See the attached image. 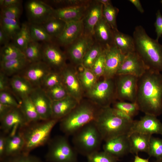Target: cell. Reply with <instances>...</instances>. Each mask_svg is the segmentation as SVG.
Here are the masks:
<instances>
[{"label": "cell", "instance_id": "6da1fadb", "mask_svg": "<svg viewBox=\"0 0 162 162\" xmlns=\"http://www.w3.org/2000/svg\"><path fill=\"white\" fill-rule=\"evenodd\" d=\"M135 102L139 110L157 116L162 113V75L148 69L138 78Z\"/></svg>", "mask_w": 162, "mask_h": 162}, {"label": "cell", "instance_id": "7a4b0ae2", "mask_svg": "<svg viewBox=\"0 0 162 162\" xmlns=\"http://www.w3.org/2000/svg\"><path fill=\"white\" fill-rule=\"evenodd\" d=\"M133 37L135 51L148 69L162 72V45L150 37L141 26L135 27Z\"/></svg>", "mask_w": 162, "mask_h": 162}, {"label": "cell", "instance_id": "3957f363", "mask_svg": "<svg viewBox=\"0 0 162 162\" xmlns=\"http://www.w3.org/2000/svg\"><path fill=\"white\" fill-rule=\"evenodd\" d=\"M134 121L118 117L110 106L100 108L94 122L103 140L105 142L119 135H128Z\"/></svg>", "mask_w": 162, "mask_h": 162}, {"label": "cell", "instance_id": "277c9868", "mask_svg": "<svg viewBox=\"0 0 162 162\" xmlns=\"http://www.w3.org/2000/svg\"><path fill=\"white\" fill-rule=\"evenodd\" d=\"M100 108L91 101H81L60 120L61 130L66 136L73 135L86 124L94 121Z\"/></svg>", "mask_w": 162, "mask_h": 162}, {"label": "cell", "instance_id": "5b68a950", "mask_svg": "<svg viewBox=\"0 0 162 162\" xmlns=\"http://www.w3.org/2000/svg\"><path fill=\"white\" fill-rule=\"evenodd\" d=\"M59 121L53 118L41 120L20 128L19 130L25 143L22 153L29 154L32 150L48 142L52 129Z\"/></svg>", "mask_w": 162, "mask_h": 162}, {"label": "cell", "instance_id": "8992f818", "mask_svg": "<svg viewBox=\"0 0 162 162\" xmlns=\"http://www.w3.org/2000/svg\"><path fill=\"white\" fill-rule=\"evenodd\" d=\"M73 135L74 148L77 152L86 157L98 151L103 141L94 121L86 124Z\"/></svg>", "mask_w": 162, "mask_h": 162}, {"label": "cell", "instance_id": "52a82bcc", "mask_svg": "<svg viewBox=\"0 0 162 162\" xmlns=\"http://www.w3.org/2000/svg\"><path fill=\"white\" fill-rule=\"evenodd\" d=\"M45 156L48 162H77V152L66 136H59L50 139Z\"/></svg>", "mask_w": 162, "mask_h": 162}, {"label": "cell", "instance_id": "ba28073f", "mask_svg": "<svg viewBox=\"0 0 162 162\" xmlns=\"http://www.w3.org/2000/svg\"><path fill=\"white\" fill-rule=\"evenodd\" d=\"M87 95L90 101L100 108L110 106L116 99L115 77L104 78L97 82L90 90Z\"/></svg>", "mask_w": 162, "mask_h": 162}, {"label": "cell", "instance_id": "9c48e42d", "mask_svg": "<svg viewBox=\"0 0 162 162\" xmlns=\"http://www.w3.org/2000/svg\"><path fill=\"white\" fill-rule=\"evenodd\" d=\"M25 9L30 23L43 25L54 18V8L45 1H28Z\"/></svg>", "mask_w": 162, "mask_h": 162}, {"label": "cell", "instance_id": "30bf717a", "mask_svg": "<svg viewBox=\"0 0 162 162\" xmlns=\"http://www.w3.org/2000/svg\"><path fill=\"white\" fill-rule=\"evenodd\" d=\"M116 99L119 101L135 102L138 78L130 75L115 77Z\"/></svg>", "mask_w": 162, "mask_h": 162}, {"label": "cell", "instance_id": "8fae6325", "mask_svg": "<svg viewBox=\"0 0 162 162\" xmlns=\"http://www.w3.org/2000/svg\"><path fill=\"white\" fill-rule=\"evenodd\" d=\"M67 55L53 42L42 43V61L54 70L60 71L67 65Z\"/></svg>", "mask_w": 162, "mask_h": 162}, {"label": "cell", "instance_id": "7c38bea8", "mask_svg": "<svg viewBox=\"0 0 162 162\" xmlns=\"http://www.w3.org/2000/svg\"><path fill=\"white\" fill-rule=\"evenodd\" d=\"M95 41L94 36L83 33L71 44L67 46V56L75 64L81 65L86 53Z\"/></svg>", "mask_w": 162, "mask_h": 162}, {"label": "cell", "instance_id": "4fadbf2b", "mask_svg": "<svg viewBox=\"0 0 162 162\" xmlns=\"http://www.w3.org/2000/svg\"><path fill=\"white\" fill-rule=\"evenodd\" d=\"M52 70L42 61L30 63L19 74L34 88L41 87L47 75Z\"/></svg>", "mask_w": 162, "mask_h": 162}, {"label": "cell", "instance_id": "5bb4252c", "mask_svg": "<svg viewBox=\"0 0 162 162\" xmlns=\"http://www.w3.org/2000/svg\"><path fill=\"white\" fill-rule=\"evenodd\" d=\"M105 58L104 78H114L116 76L125 55L114 44L103 48Z\"/></svg>", "mask_w": 162, "mask_h": 162}, {"label": "cell", "instance_id": "9a60e30c", "mask_svg": "<svg viewBox=\"0 0 162 162\" xmlns=\"http://www.w3.org/2000/svg\"><path fill=\"white\" fill-rule=\"evenodd\" d=\"M60 72L62 83L68 94L80 102L83 88L76 71L71 66L67 65Z\"/></svg>", "mask_w": 162, "mask_h": 162}, {"label": "cell", "instance_id": "2e32d148", "mask_svg": "<svg viewBox=\"0 0 162 162\" xmlns=\"http://www.w3.org/2000/svg\"><path fill=\"white\" fill-rule=\"evenodd\" d=\"M138 132L152 136L153 134L162 135V123L154 116L145 114L138 120H134L128 135Z\"/></svg>", "mask_w": 162, "mask_h": 162}, {"label": "cell", "instance_id": "e0dca14e", "mask_svg": "<svg viewBox=\"0 0 162 162\" xmlns=\"http://www.w3.org/2000/svg\"><path fill=\"white\" fill-rule=\"evenodd\" d=\"M148 69L135 52L125 55L116 75H132L139 78Z\"/></svg>", "mask_w": 162, "mask_h": 162}, {"label": "cell", "instance_id": "ac0fdd59", "mask_svg": "<svg viewBox=\"0 0 162 162\" xmlns=\"http://www.w3.org/2000/svg\"><path fill=\"white\" fill-rule=\"evenodd\" d=\"M29 97L41 120L52 118V101L41 87L34 88Z\"/></svg>", "mask_w": 162, "mask_h": 162}, {"label": "cell", "instance_id": "d6986e66", "mask_svg": "<svg viewBox=\"0 0 162 162\" xmlns=\"http://www.w3.org/2000/svg\"><path fill=\"white\" fill-rule=\"evenodd\" d=\"M103 7L98 0L90 1L82 19L83 33L93 36L94 28L103 16Z\"/></svg>", "mask_w": 162, "mask_h": 162}, {"label": "cell", "instance_id": "ffe728a7", "mask_svg": "<svg viewBox=\"0 0 162 162\" xmlns=\"http://www.w3.org/2000/svg\"><path fill=\"white\" fill-rule=\"evenodd\" d=\"M0 121V129L7 135L16 132L28 124L20 107L14 108Z\"/></svg>", "mask_w": 162, "mask_h": 162}, {"label": "cell", "instance_id": "44dd1931", "mask_svg": "<svg viewBox=\"0 0 162 162\" xmlns=\"http://www.w3.org/2000/svg\"><path fill=\"white\" fill-rule=\"evenodd\" d=\"M103 151L118 158L130 153V145L127 134L114 137L105 142Z\"/></svg>", "mask_w": 162, "mask_h": 162}, {"label": "cell", "instance_id": "7402d4cb", "mask_svg": "<svg viewBox=\"0 0 162 162\" xmlns=\"http://www.w3.org/2000/svg\"><path fill=\"white\" fill-rule=\"evenodd\" d=\"M83 32L82 19L77 21L66 22L62 32L56 40L59 45L67 47L74 41Z\"/></svg>", "mask_w": 162, "mask_h": 162}, {"label": "cell", "instance_id": "603a6c76", "mask_svg": "<svg viewBox=\"0 0 162 162\" xmlns=\"http://www.w3.org/2000/svg\"><path fill=\"white\" fill-rule=\"evenodd\" d=\"M93 36L95 41L103 48L114 44L113 31L103 16L94 28Z\"/></svg>", "mask_w": 162, "mask_h": 162}, {"label": "cell", "instance_id": "cb8c5ba5", "mask_svg": "<svg viewBox=\"0 0 162 162\" xmlns=\"http://www.w3.org/2000/svg\"><path fill=\"white\" fill-rule=\"evenodd\" d=\"M80 103L69 95L61 100L52 101V118L60 121L69 114Z\"/></svg>", "mask_w": 162, "mask_h": 162}, {"label": "cell", "instance_id": "d4e9b609", "mask_svg": "<svg viewBox=\"0 0 162 162\" xmlns=\"http://www.w3.org/2000/svg\"><path fill=\"white\" fill-rule=\"evenodd\" d=\"M88 3L81 6L54 8L53 17L66 22L80 21L84 16Z\"/></svg>", "mask_w": 162, "mask_h": 162}, {"label": "cell", "instance_id": "484cf974", "mask_svg": "<svg viewBox=\"0 0 162 162\" xmlns=\"http://www.w3.org/2000/svg\"><path fill=\"white\" fill-rule=\"evenodd\" d=\"M10 82L12 91L20 104L21 100L29 96L34 88L29 82L19 74L10 77Z\"/></svg>", "mask_w": 162, "mask_h": 162}, {"label": "cell", "instance_id": "4316f807", "mask_svg": "<svg viewBox=\"0 0 162 162\" xmlns=\"http://www.w3.org/2000/svg\"><path fill=\"white\" fill-rule=\"evenodd\" d=\"M130 145V153L138 154L140 152L148 154L150 140L152 136L138 132L128 135Z\"/></svg>", "mask_w": 162, "mask_h": 162}, {"label": "cell", "instance_id": "83f0119b", "mask_svg": "<svg viewBox=\"0 0 162 162\" xmlns=\"http://www.w3.org/2000/svg\"><path fill=\"white\" fill-rule=\"evenodd\" d=\"M24 144L23 137L19 130L15 133L8 135L4 158L22 153Z\"/></svg>", "mask_w": 162, "mask_h": 162}, {"label": "cell", "instance_id": "f1b7e54d", "mask_svg": "<svg viewBox=\"0 0 162 162\" xmlns=\"http://www.w3.org/2000/svg\"><path fill=\"white\" fill-rule=\"evenodd\" d=\"M29 63L25 57L0 62V70L11 77L19 74Z\"/></svg>", "mask_w": 162, "mask_h": 162}, {"label": "cell", "instance_id": "f546056e", "mask_svg": "<svg viewBox=\"0 0 162 162\" xmlns=\"http://www.w3.org/2000/svg\"><path fill=\"white\" fill-rule=\"evenodd\" d=\"M113 42L116 46L125 55L135 51L133 37L118 30L113 31Z\"/></svg>", "mask_w": 162, "mask_h": 162}, {"label": "cell", "instance_id": "4dcf8cb0", "mask_svg": "<svg viewBox=\"0 0 162 162\" xmlns=\"http://www.w3.org/2000/svg\"><path fill=\"white\" fill-rule=\"evenodd\" d=\"M20 107L28 124L41 120L29 96L21 100Z\"/></svg>", "mask_w": 162, "mask_h": 162}, {"label": "cell", "instance_id": "1f68e13d", "mask_svg": "<svg viewBox=\"0 0 162 162\" xmlns=\"http://www.w3.org/2000/svg\"><path fill=\"white\" fill-rule=\"evenodd\" d=\"M13 40V43L23 52L32 39L29 23L25 22L21 25V28Z\"/></svg>", "mask_w": 162, "mask_h": 162}, {"label": "cell", "instance_id": "d6a6232c", "mask_svg": "<svg viewBox=\"0 0 162 162\" xmlns=\"http://www.w3.org/2000/svg\"><path fill=\"white\" fill-rule=\"evenodd\" d=\"M42 44L31 41L23 51L25 57L30 63L42 61Z\"/></svg>", "mask_w": 162, "mask_h": 162}, {"label": "cell", "instance_id": "836d02e7", "mask_svg": "<svg viewBox=\"0 0 162 162\" xmlns=\"http://www.w3.org/2000/svg\"><path fill=\"white\" fill-rule=\"evenodd\" d=\"M25 57L23 52L13 43L2 46L0 51V62Z\"/></svg>", "mask_w": 162, "mask_h": 162}, {"label": "cell", "instance_id": "e575fe53", "mask_svg": "<svg viewBox=\"0 0 162 162\" xmlns=\"http://www.w3.org/2000/svg\"><path fill=\"white\" fill-rule=\"evenodd\" d=\"M103 50V47L96 41L86 53L82 65L91 69L94 63Z\"/></svg>", "mask_w": 162, "mask_h": 162}, {"label": "cell", "instance_id": "d590c367", "mask_svg": "<svg viewBox=\"0 0 162 162\" xmlns=\"http://www.w3.org/2000/svg\"><path fill=\"white\" fill-rule=\"evenodd\" d=\"M28 23L32 40L43 43L53 42V39L47 33L42 25Z\"/></svg>", "mask_w": 162, "mask_h": 162}, {"label": "cell", "instance_id": "8d00e7d4", "mask_svg": "<svg viewBox=\"0 0 162 162\" xmlns=\"http://www.w3.org/2000/svg\"><path fill=\"white\" fill-rule=\"evenodd\" d=\"M66 23L62 20L54 17L42 25L49 34L53 39H56L62 33Z\"/></svg>", "mask_w": 162, "mask_h": 162}, {"label": "cell", "instance_id": "74e56055", "mask_svg": "<svg viewBox=\"0 0 162 162\" xmlns=\"http://www.w3.org/2000/svg\"><path fill=\"white\" fill-rule=\"evenodd\" d=\"M21 25L19 20L8 19L0 16V27L13 40L20 30Z\"/></svg>", "mask_w": 162, "mask_h": 162}, {"label": "cell", "instance_id": "f35d334b", "mask_svg": "<svg viewBox=\"0 0 162 162\" xmlns=\"http://www.w3.org/2000/svg\"><path fill=\"white\" fill-rule=\"evenodd\" d=\"M103 5V17L113 31L118 30L116 17L118 9L113 6L111 3Z\"/></svg>", "mask_w": 162, "mask_h": 162}, {"label": "cell", "instance_id": "ab89813d", "mask_svg": "<svg viewBox=\"0 0 162 162\" xmlns=\"http://www.w3.org/2000/svg\"><path fill=\"white\" fill-rule=\"evenodd\" d=\"M82 66L83 70L80 73L79 77L83 89L88 91L95 85L97 79L91 69Z\"/></svg>", "mask_w": 162, "mask_h": 162}, {"label": "cell", "instance_id": "60d3db41", "mask_svg": "<svg viewBox=\"0 0 162 162\" xmlns=\"http://www.w3.org/2000/svg\"><path fill=\"white\" fill-rule=\"evenodd\" d=\"M112 107L122 111L132 118L136 115L140 111L138 106L135 102L121 101L114 102Z\"/></svg>", "mask_w": 162, "mask_h": 162}, {"label": "cell", "instance_id": "b9f144b4", "mask_svg": "<svg viewBox=\"0 0 162 162\" xmlns=\"http://www.w3.org/2000/svg\"><path fill=\"white\" fill-rule=\"evenodd\" d=\"M44 90L52 101L61 100L69 95L62 83Z\"/></svg>", "mask_w": 162, "mask_h": 162}, {"label": "cell", "instance_id": "7bdbcfd3", "mask_svg": "<svg viewBox=\"0 0 162 162\" xmlns=\"http://www.w3.org/2000/svg\"><path fill=\"white\" fill-rule=\"evenodd\" d=\"M150 157H153L156 160L162 158V139L153 137H151L148 152Z\"/></svg>", "mask_w": 162, "mask_h": 162}, {"label": "cell", "instance_id": "ee69618b", "mask_svg": "<svg viewBox=\"0 0 162 162\" xmlns=\"http://www.w3.org/2000/svg\"><path fill=\"white\" fill-rule=\"evenodd\" d=\"M62 83L60 71L52 70L46 77L41 86L44 90Z\"/></svg>", "mask_w": 162, "mask_h": 162}, {"label": "cell", "instance_id": "f6af8a7d", "mask_svg": "<svg viewBox=\"0 0 162 162\" xmlns=\"http://www.w3.org/2000/svg\"><path fill=\"white\" fill-rule=\"evenodd\" d=\"M87 162H116L118 158L104 151L95 152L87 157Z\"/></svg>", "mask_w": 162, "mask_h": 162}, {"label": "cell", "instance_id": "bcb514c9", "mask_svg": "<svg viewBox=\"0 0 162 162\" xmlns=\"http://www.w3.org/2000/svg\"><path fill=\"white\" fill-rule=\"evenodd\" d=\"M0 162H42L37 157L22 153L16 155L6 157L0 160Z\"/></svg>", "mask_w": 162, "mask_h": 162}, {"label": "cell", "instance_id": "7dc6e473", "mask_svg": "<svg viewBox=\"0 0 162 162\" xmlns=\"http://www.w3.org/2000/svg\"><path fill=\"white\" fill-rule=\"evenodd\" d=\"M14 94L11 92H0V103L14 108L20 107V104Z\"/></svg>", "mask_w": 162, "mask_h": 162}, {"label": "cell", "instance_id": "c3c4849f", "mask_svg": "<svg viewBox=\"0 0 162 162\" xmlns=\"http://www.w3.org/2000/svg\"><path fill=\"white\" fill-rule=\"evenodd\" d=\"M21 5L1 8V16L6 18L19 20L21 13Z\"/></svg>", "mask_w": 162, "mask_h": 162}, {"label": "cell", "instance_id": "681fc988", "mask_svg": "<svg viewBox=\"0 0 162 162\" xmlns=\"http://www.w3.org/2000/svg\"><path fill=\"white\" fill-rule=\"evenodd\" d=\"M105 69V58L103 50L94 63L91 70L97 79L103 76Z\"/></svg>", "mask_w": 162, "mask_h": 162}, {"label": "cell", "instance_id": "f907efd6", "mask_svg": "<svg viewBox=\"0 0 162 162\" xmlns=\"http://www.w3.org/2000/svg\"><path fill=\"white\" fill-rule=\"evenodd\" d=\"M90 1L84 0H58L50 1L49 2L55 5L61 6L60 8H63L86 5Z\"/></svg>", "mask_w": 162, "mask_h": 162}, {"label": "cell", "instance_id": "816d5d0a", "mask_svg": "<svg viewBox=\"0 0 162 162\" xmlns=\"http://www.w3.org/2000/svg\"><path fill=\"white\" fill-rule=\"evenodd\" d=\"M8 77L4 73L0 70V92L8 91L12 92L10 87V78Z\"/></svg>", "mask_w": 162, "mask_h": 162}, {"label": "cell", "instance_id": "f5cc1de1", "mask_svg": "<svg viewBox=\"0 0 162 162\" xmlns=\"http://www.w3.org/2000/svg\"><path fill=\"white\" fill-rule=\"evenodd\" d=\"M156 15V19L154 26L157 34L156 40L158 41L159 39L162 35V15L160 10L157 11Z\"/></svg>", "mask_w": 162, "mask_h": 162}, {"label": "cell", "instance_id": "db71d44e", "mask_svg": "<svg viewBox=\"0 0 162 162\" xmlns=\"http://www.w3.org/2000/svg\"><path fill=\"white\" fill-rule=\"evenodd\" d=\"M8 135L3 132L0 135V160L3 159L5 157L6 139Z\"/></svg>", "mask_w": 162, "mask_h": 162}, {"label": "cell", "instance_id": "11a10c76", "mask_svg": "<svg viewBox=\"0 0 162 162\" xmlns=\"http://www.w3.org/2000/svg\"><path fill=\"white\" fill-rule=\"evenodd\" d=\"M11 40L9 36L0 27V45L3 46L10 43Z\"/></svg>", "mask_w": 162, "mask_h": 162}, {"label": "cell", "instance_id": "9f6ffc18", "mask_svg": "<svg viewBox=\"0 0 162 162\" xmlns=\"http://www.w3.org/2000/svg\"><path fill=\"white\" fill-rule=\"evenodd\" d=\"M14 107L0 103V120L8 114Z\"/></svg>", "mask_w": 162, "mask_h": 162}, {"label": "cell", "instance_id": "6f0895ef", "mask_svg": "<svg viewBox=\"0 0 162 162\" xmlns=\"http://www.w3.org/2000/svg\"><path fill=\"white\" fill-rule=\"evenodd\" d=\"M22 1L20 0H4L1 8L15 6L20 5Z\"/></svg>", "mask_w": 162, "mask_h": 162}, {"label": "cell", "instance_id": "680465c9", "mask_svg": "<svg viewBox=\"0 0 162 162\" xmlns=\"http://www.w3.org/2000/svg\"><path fill=\"white\" fill-rule=\"evenodd\" d=\"M128 1L133 4L138 10L141 13L144 12V10L139 0H129Z\"/></svg>", "mask_w": 162, "mask_h": 162}, {"label": "cell", "instance_id": "91938a15", "mask_svg": "<svg viewBox=\"0 0 162 162\" xmlns=\"http://www.w3.org/2000/svg\"><path fill=\"white\" fill-rule=\"evenodd\" d=\"M134 162H149L148 159H144L139 157L138 154L134 156Z\"/></svg>", "mask_w": 162, "mask_h": 162}, {"label": "cell", "instance_id": "94428289", "mask_svg": "<svg viewBox=\"0 0 162 162\" xmlns=\"http://www.w3.org/2000/svg\"><path fill=\"white\" fill-rule=\"evenodd\" d=\"M98 1L101 3L103 5L108 4L111 3V1L109 0H98Z\"/></svg>", "mask_w": 162, "mask_h": 162}, {"label": "cell", "instance_id": "6125c7cd", "mask_svg": "<svg viewBox=\"0 0 162 162\" xmlns=\"http://www.w3.org/2000/svg\"><path fill=\"white\" fill-rule=\"evenodd\" d=\"M4 0H0V6L1 7H2L3 5Z\"/></svg>", "mask_w": 162, "mask_h": 162}, {"label": "cell", "instance_id": "be15d7a7", "mask_svg": "<svg viewBox=\"0 0 162 162\" xmlns=\"http://www.w3.org/2000/svg\"><path fill=\"white\" fill-rule=\"evenodd\" d=\"M155 162H162V158L156 160L155 161Z\"/></svg>", "mask_w": 162, "mask_h": 162}, {"label": "cell", "instance_id": "e7e4bbea", "mask_svg": "<svg viewBox=\"0 0 162 162\" xmlns=\"http://www.w3.org/2000/svg\"><path fill=\"white\" fill-rule=\"evenodd\" d=\"M160 2L162 4V0L160 1Z\"/></svg>", "mask_w": 162, "mask_h": 162}]
</instances>
